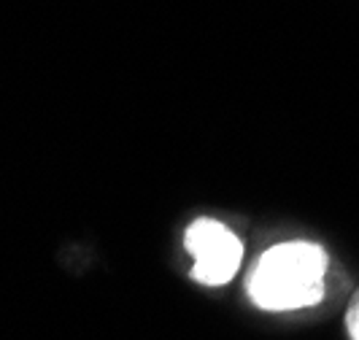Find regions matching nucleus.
Returning a JSON list of instances; mask_svg holds the SVG:
<instances>
[{
  "mask_svg": "<svg viewBox=\"0 0 359 340\" xmlns=\"http://www.w3.org/2000/svg\"><path fill=\"white\" fill-rule=\"evenodd\" d=\"M184 246L195 259L192 278L205 287L230 284L243 259L238 235L216 219H195L184 233Z\"/></svg>",
  "mask_w": 359,
  "mask_h": 340,
  "instance_id": "2",
  "label": "nucleus"
},
{
  "mask_svg": "<svg viewBox=\"0 0 359 340\" xmlns=\"http://www.w3.org/2000/svg\"><path fill=\"white\" fill-rule=\"evenodd\" d=\"M330 254L313 240H287L270 246L246 278L252 303L270 313L313 308L327 297Z\"/></svg>",
  "mask_w": 359,
  "mask_h": 340,
  "instance_id": "1",
  "label": "nucleus"
},
{
  "mask_svg": "<svg viewBox=\"0 0 359 340\" xmlns=\"http://www.w3.org/2000/svg\"><path fill=\"white\" fill-rule=\"evenodd\" d=\"M346 332L351 340H359V289L354 292L348 311H346Z\"/></svg>",
  "mask_w": 359,
  "mask_h": 340,
  "instance_id": "3",
  "label": "nucleus"
}]
</instances>
